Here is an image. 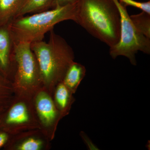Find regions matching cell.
Masks as SVG:
<instances>
[{
	"mask_svg": "<svg viewBox=\"0 0 150 150\" xmlns=\"http://www.w3.org/2000/svg\"><path fill=\"white\" fill-rule=\"evenodd\" d=\"M75 22L110 48L120 40L121 16L113 0H78Z\"/></svg>",
	"mask_w": 150,
	"mask_h": 150,
	"instance_id": "obj_1",
	"label": "cell"
},
{
	"mask_svg": "<svg viewBox=\"0 0 150 150\" xmlns=\"http://www.w3.org/2000/svg\"><path fill=\"white\" fill-rule=\"evenodd\" d=\"M77 2L12 20L7 25L14 43L42 40L46 33L57 23L67 20L75 22Z\"/></svg>",
	"mask_w": 150,
	"mask_h": 150,
	"instance_id": "obj_2",
	"label": "cell"
},
{
	"mask_svg": "<svg viewBox=\"0 0 150 150\" xmlns=\"http://www.w3.org/2000/svg\"><path fill=\"white\" fill-rule=\"evenodd\" d=\"M50 31L48 43L42 40L30 44L38 63L40 76L47 83L64 77L74 58L72 48L66 40L56 34L54 29Z\"/></svg>",
	"mask_w": 150,
	"mask_h": 150,
	"instance_id": "obj_3",
	"label": "cell"
},
{
	"mask_svg": "<svg viewBox=\"0 0 150 150\" xmlns=\"http://www.w3.org/2000/svg\"><path fill=\"white\" fill-rule=\"evenodd\" d=\"M119 10L121 16V34L119 42L110 48L109 54L112 59L124 56L131 64L136 66V55L138 51L150 54V39L146 37L136 28L127 12L126 7L113 0Z\"/></svg>",
	"mask_w": 150,
	"mask_h": 150,
	"instance_id": "obj_4",
	"label": "cell"
},
{
	"mask_svg": "<svg viewBox=\"0 0 150 150\" xmlns=\"http://www.w3.org/2000/svg\"><path fill=\"white\" fill-rule=\"evenodd\" d=\"M30 44L26 42L14 43L13 54L17 64L18 78L22 84L34 83L38 74H40L38 63Z\"/></svg>",
	"mask_w": 150,
	"mask_h": 150,
	"instance_id": "obj_5",
	"label": "cell"
},
{
	"mask_svg": "<svg viewBox=\"0 0 150 150\" xmlns=\"http://www.w3.org/2000/svg\"><path fill=\"white\" fill-rule=\"evenodd\" d=\"M14 42L8 25L0 26V72L8 69L10 59L13 54Z\"/></svg>",
	"mask_w": 150,
	"mask_h": 150,
	"instance_id": "obj_6",
	"label": "cell"
},
{
	"mask_svg": "<svg viewBox=\"0 0 150 150\" xmlns=\"http://www.w3.org/2000/svg\"><path fill=\"white\" fill-rule=\"evenodd\" d=\"M36 108L43 123L47 126L51 125L56 117V110L53 101L44 92L38 94L36 98Z\"/></svg>",
	"mask_w": 150,
	"mask_h": 150,
	"instance_id": "obj_7",
	"label": "cell"
},
{
	"mask_svg": "<svg viewBox=\"0 0 150 150\" xmlns=\"http://www.w3.org/2000/svg\"><path fill=\"white\" fill-rule=\"evenodd\" d=\"M25 0H0V26L15 18Z\"/></svg>",
	"mask_w": 150,
	"mask_h": 150,
	"instance_id": "obj_8",
	"label": "cell"
},
{
	"mask_svg": "<svg viewBox=\"0 0 150 150\" xmlns=\"http://www.w3.org/2000/svg\"><path fill=\"white\" fill-rule=\"evenodd\" d=\"M86 69L83 65L73 62L68 68L64 77V84L75 91L86 76Z\"/></svg>",
	"mask_w": 150,
	"mask_h": 150,
	"instance_id": "obj_9",
	"label": "cell"
},
{
	"mask_svg": "<svg viewBox=\"0 0 150 150\" xmlns=\"http://www.w3.org/2000/svg\"><path fill=\"white\" fill-rule=\"evenodd\" d=\"M54 0H25L15 18L31 13H39L52 8Z\"/></svg>",
	"mask_w": 150,
	"mask_h": 150,
	"instance_id": "obj_10",
	"label": "cell"
},
{
	"mask_svg": "<svg viewBox=\"0 0 150 150\" xmlns=\"http://www.w3.org/2000/svg\"><path fill=\"white\" fill-rule=\"evenodd\" d=\"M28 112L26 106L22 103H18L14 105L9 111L6 119V124H19L28 121Z\"/></svg>",
	"mask_w": 150,
	"mask_h": 150,
	"instance_id": "obj_11",
	"label": "cell"
},
{
	"mask_svg": "<svg viewBox=\"0 0 150 150\" xmlns=\"http://www.w3.org/2000/svg\"><path fill=\"white\" fill-rule=\"evenodd\" d=\"M130 18L136 28L150 39V14L142 11L141 13L130 16Z\"/></svg>",
	"mask_w": 150,
	"mask_h": 150,
	"instance_id": "obj_12",
	"label": "cell"
},
{
	"mask_svg": "<svg viewBox=\"0 0 150 150\" xmlns=\"http://www.w3.org/2000/svg\"><path fill=\"white\" fill-rule=\"evenodd\" d=\"M69 88L64 83H60L56 89L55 97L56 103L61 110L67 108L69 100Z\"/></svg>",
	"mask_w": 150,
	"mask_h": 150,
	"instance_id": "obj_13",
	"label": "cell"
},
{
	"mask_svg": "<svg viewBox=\"0 0 150 150\" xmlns=\"http://www.w3.org/2000/svg\"><path fill=\"white\" fill-rule=\"evenodd\" d=\"M118 1L120 4L126 7L128 6H131L150 14V1L146 2L137 1L135 0H118Z\"/></svg>",
	"mask_w": 150,
	"mask_h": 150,
	"instance_id": "obj_14",
	"label": "cell"
},
{
	"mask_svg": "<svg viewBox=\"0 0 150 150\" xmlns=\"http://www.w3.org/2000/svg\"><path fill=\"white\" fill-rule=\"evenodd\" d=\"M42 146V142L39 140L30 139L23 142L18 149L21 150H38Z\"/></svg>",
	"mask_w": 150,
	"mask_h": 150,
	"instance_id": "obj_15",
	"label": "cell"
},
{
	"mask_svg": "<svg viewBox=\"0 0 150 150\" xmlns=\"http://www.w3.org/2000/svg\"><path fill=\"white\" fill-rule=\"evenodd\" d=\"M78 0H54L52 8H55L57 7H62L73 4L78 1Z\"/></svg>",
	"mask_w": 150,
	"mask_h": 150,
	"instance_id": "obj_16",
	"label": "cell"
},
{
	"mask_svg": "<svg viewBox=\"0 0 150 150\" xmlns=\"http://www.w3.org/2000/svg\"><path fill=\"white\" fill-rule=\"evenodd\" d=\"M82 137L83 138L84 141L85 143H86V145L88 146V148L89 150H99L98 148L96 147L92 142H91V140L89 138L87 137L85 133H82Z\"/></svg>",
	"mask_w": 150,
	"mask_h": 150,
	"instance_id": "obj_17",
	"label": "cell"
},
{
	"mask_svg": "<svg viewBox=\"0 0 150 150\" xmlns=\"http://www.w3.org/2000/svg\"><path fill=\"white\" fill-rule=\"evenodd\" d=\"M8 139V136L4 132H0V148L5 144Z\"/></svg>",
	"mask_w": 150,
	"mask_h": 150,
	"instance_id": "obj_18",
	"label": "cell"
},
{
	"mask_svg": "<svg viewBox=\"0 0 150 150\" xmlns=\"http://www.w3.org/2000/svg\"><path fill=\"white\" fill-rule=\"evenodd\" d=\"M3 78L2 76V75L1 74V73L0 72V94L1 93L3 81ZM1 96V95H0Z\"/></svg>",
	"mask_w": 150,
	"mask_h": 150,
	"instance_id": "obj_19",
	"label": "cell"
}]
</instances>
